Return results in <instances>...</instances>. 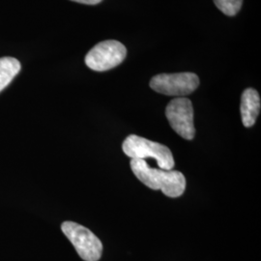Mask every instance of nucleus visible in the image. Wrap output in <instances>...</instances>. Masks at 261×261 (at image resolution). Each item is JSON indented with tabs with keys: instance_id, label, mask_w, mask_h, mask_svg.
Here are the masks:
<instances>
[{
	"instance_id": "1",
	"label": "nucleus",
	"mask_w": 261,
	"mask_h": 261,
	"mask_svg": "<svg viewBox=\"0 0 261 261\" xmlns=\"http://www.w3.org/2000/svg\"><path fill=\"white\" fill-rule=\"evenodd\" d=\"M130 165L140 182L152 190H161L169 197L181 196L185 192L186 178L180 171L150 168L143 159H132Z\"/></svg>"
},
{
	"instance_id": "2",
	"label": "nucleus",
	"mask_w": 261,
	"mask_h": 261,
	"mask_svg": "<svg viewBox=\"0 0 261 261\" xmlns=\"http://www.w3.org/2000/svg\"><path fill=\"white\" fill-rule=\"evenodd\" d=\"M122 149L130 159H155L161 169L170 170L174 167V159L168 147L136 135L124 140Z\"/></svg>"
},
{
	"instance_id": "3",
	"label": "nucleus",
	"mask_w": 261,
	"mask_h": 261,
	"mask_svg": "<svg viewBox=\"0 0 261 261\" xmlns=\"http://www.w3.org/2000/svg\"><path fill=\"white\" fill-rule=\"evenodd\" d=\"M61 229L84 260L98 261L101 258L103 244L88 228L74 222H64Z\"/></svg>"
},
{
	"instance_id": "4",
	"label": "nucleus",
	"mask_w": 261,
	"mask_h": 261,
	"mask_svg": "<svg viewBox=\"0 0 261 261\" xmlns=\"http://www.w3.org/2000/svg\"><path fill=\"white\" fill-rule=\"evenodd\" d=\"M127 56V48L115 40L97 44L85 56V64L93 71L105 72L120 65Z\"/></svg>"
},
{
	"instance_id": "5",
	"label": "nucleus",
	"mask_w": 261,
	"mask_h": 261,
	"mask_svg": "<svg viewBox=\"0 0 261 261\" xmlns=\"http://www.w3.org/2000/svg\"><path fill=\"white\" fill-rule=\"evenodd\" d=\"M199 85V79L194 73L161 74L152 77L150 87L158 93L184 97L196 91Z\"/></svg>"
},
{
	"instance_id": "6",
	"label": "nucleus",
	"mask_w": 261,
	"mask_h": 261,
	"mask_svg": "<svg viewBox=\"0 0 261 261\" xmlns=\"http://www.w3.org/2000/svg\"><path fill=\"white\" fill-rule=\"evenodd\" d=\"M166 115L170 127L180 137L188 140L195 138L194 108L189 99L181 97L170 101L166 110Z\"/></svg>"
},
{
	"instance_id": "7",
	"label": "nucleus",
	"mask_w": 261,
	"mask_h": 261,
	"mask_svg": "<svg viewBox=\"0 0 261 261\" xmlns=\"http://www.w3.org/2000/svg\"><path fill=\"white\" fill-rule=\"evenodd\" d=\"M260 96L253 88H247L241 97V117L245 127L250 128L254 125L260 112Z\"/></svg>"
},
{
	"instance_id": "8",
	"label": "nucleus",
	"mask_w": 261,
	"mask_h": 261,
	"mask_svg": "<svg viewBox=\"0 0 261 261\" xmlns=\"http://www.w3.org/2000/svg\"><path fill=\"white\" fill-rule=\"evenodd\" d=\"M20 63L13 57L0 58V92L19 74Z\"/></svg>"
},
{
	"instance_id": "9",
	"label": "nucleus",
	"mask_w": 261,
	"mask_h": 261,
	"mask_svg": "<svg viewBox=\"0 0 261 261\" xmlns=\"http://www.w3.org/2000/svg\"><path fill=\"white\" fill-rule=\"evenodd\" d=\"M217 8L222 11L224 15L235 16L242 7L243 0H214Z\"/></svg>"
},
{
	"instance_id": "10",
	"label": "nucleus",
	"mask_w": 261,
	"mask_h": 261,
	"mask_svg": "<svg viewBox=\"0 0 261 261\" xmlns=\"http://www.w3.org/2000/svg\"><path fill=\"white\" fill-rule=\"evenodd\" d=\"M77 3H83V4H87V5H96L102 2L103 0H72Z\"/></svg>"
}]
</instances>
